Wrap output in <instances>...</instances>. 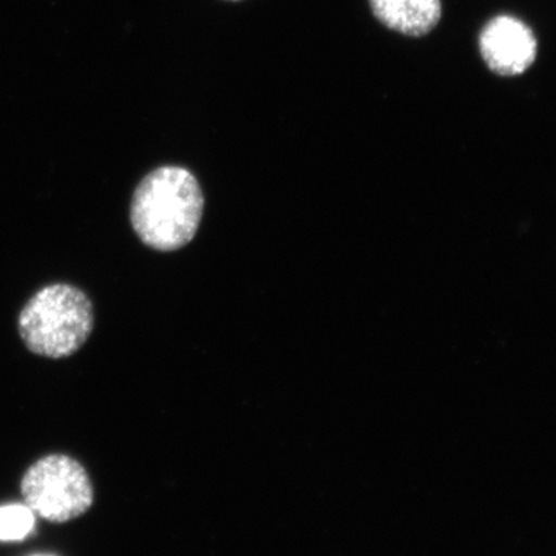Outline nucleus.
Returning <instances> with one entry per match:
<instances>
[{"mask_svg": "<svg viewBox=\"0 0 556 556\" xmlns=\"http://www.w3.org/2000/svg\"><path fill=\"white\" fill-rule=\"evenodd\" d=\"M369 5L387 28L413 38L433 31L442 16L441 0H369Z\"/></svg>", "mask_w": 556, "mask_h": 556, "instance_id": "5", "label": "nucleus"}, {"mask_svg": "<svg viewBox=\"0 0 556 556\" xmlns=\"http://www.w3.org/2000/svg\"><path fill=\"white\" fill-rule=\"evenodd\" d=\"M486 67L501 76H517L535 62L538 43L529 27L511 16H497L485 25L479 38Z\"/></svg>", "mask_w": 556, "mask_h": 556, "instance_id": "4", "label": "nucleus"}, {"mask_svg": "<svg viewBox=\"0 0 556 556\" xmlns=\"http://www.w3.org/2000/svg\"><path fill=\"white\" fill-rule=\"evenodd\" d=\"M203 211V190L197 178L185 167L164 166L139 182L130 222L146 247L170 252L193 240Z\"/></svg>", "mask_w": 556, "mask_h": 556, "instance_id": "1", "label": "nucleus"}, {"mask_svg": "<svg viewBox=\"0 0 556 556\" xmlns=\"http://www.w3.org/2000/svg\"><path fill=\"white\" fill-rule=\"evenodd\" d=\"M35 529V511L22 504L0 507V541H20Z\"/></svg>", "mask_w": 556, "mask_h": 556, "instance_id": "6", "label": "nucleus"}, {"mask_svg": "<svg viewBox=\"0 0 556 556\" xmlns=\"http://www.w3.org/2000/svg\"><path fill=\"white\" fill-rule=\"evenodd\" d=\"M21 490L25 506L58 525L83 517L94 497L86 468L65 455L36 460L22 478Z\"/></svg>", "mask_w": 556, "mask_h": 556, "instance_id": "3", "label": "nucleus"}, {"mask_svg": "<svg viewBox=\"0 0 556 556\" xmlns=\"http://www.w3.org/2000/svg\"><path fill=\"white\" fill-rule=\"evenodd\" d=\"M17 328L31 353L50 358L73 356L93 331V303L83 289L49 285L28 300Z\"/></svg>", "mask_w": 556, "mask_h": 556, "instance_id": "2", "label": "nucleus"}]
</instances>
